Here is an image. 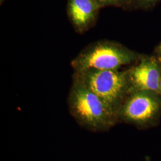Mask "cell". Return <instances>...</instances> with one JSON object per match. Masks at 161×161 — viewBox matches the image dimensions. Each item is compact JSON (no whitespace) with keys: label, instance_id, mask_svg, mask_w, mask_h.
<instances>
[{"label":"cell","instance_id":"cell-1","mask_svg":"<svg viewBox=\"0 0 161 161\" xmlns=\"http://www.w3.org/2000/svg\"><path fill=\"white\" fill-rule=\"evenodd\" d=\"M68 105L77 124L88 131L107 132L119 123L117 111L78 81L72 80Z\"/></svg>","mask_w":161,"mask_h":161},{"label":"cell","instance_id":"cell-2","mask_svg":"<svg viewBox=\"0 0 161 161\" xmlns=\"http://www.w3.org/2000/svg\"><path fill=\"white\" fill-rule=\"evenodd\" d=\"M72 80L89 88L116 111L131 90L128 72L117 70L89 69L74 72Z\"/></svg>","mask_w":161,"mask_h":161},{"label":"cell","instance_id":"cell-3","mask_svg":"<svg viewBox=\"0 0 161 161\" xmlns=\"http://www.w3.org/2000/svg\"><path fill=\"white\" fill-rule=\"evenodd\" d=\"M161 112V94L138 90H130L117 110L119 123L130 124L140 130L155 127Z\"/></svg>","mask_w":161,"mask_h":161},{"label":"cell","instance_id":"cell-4","mask_svg":"<svg viewBox=\"0 0 161 161\" xmlns=\"http://www.w3.org/2000/svg\"><path fill=\"white\" fill-rule=\"evenodd\" d=\"M132 53L108 42H92L84 48L71 62L74 72L85 70H117L131 62Z\"/></svg>","mask_w":161,"mask_h":161},{"label":"cell","instance_id":"cell-5","mask_svg":"<svg viewBox=\"0 0 161 161\" xmlns=\"http://www.w3.org/2000/svg\"><path fill=\"white\" fill-rule=\"evenodd\" d=\"M101 8L93 0H68L67 14L74 29L83 34L96 23Z\"/></svg>","mask_w":161,"mask_h":161},{"label":"cell","instance_id":"cell-6","mask_svg":"<svg viewBox=\"0 0 161 161\" xmlns=\"http://www.w3.org/2000/svg\"><path fill=\"white\" fill-rule=\"evenodd\" d=\"M128 75L131 90L144 91L161 94V77L155 62L151 60L143 61L128 71Z\"/></svg>","mask_w":161,"mask_h":161},{"label":"cell","instance_id":"cell-7","mask_svg":"<svg viewBox=\"0 0 161 161\" xmlns=\"http://www.w3.org/2000/svg\"><path fill=\"white\" fill-rule=\"evenodd\" d=\"M100 8L109 5H115L120 4L122 0H93Z\"/></svg>","mask_w":161,"mask_h":161},{"label":"cell","instance_id":"cell-8","mask_svg":"<svg viewBox=\"0 0 161 161\" xmlns=\"http://www.w3.org/2000/svg\"><path fill=\"white\" fill-rule=\"evenodd\" d=\"M4 1H5V0H0V4H1V5L4 3Z\"/></svg>","mask_w":161,"mask_h":161},{"label":"cell","instance_id":"cell-9","mask_svg":"<svg viewBox=\"0 0 161 161\" xmlns=\"http://www.w3.org/2000/svg\"><path fill=\"white\" fill-rule=\"evenodd\" d=\"M160 92H161V83H160Z\"/></svg>","mask_w":161,"mask_h":161},{"label":"cell","instance_id":"cell-10","mask_svg":"<svg viewBox=\"0 0 161 161\" xmlns=\"http://www.w3.org/2000/svg\"><path fill=\"white\" fill-rule=\"evenodd\" d=\"M144 1H146V0H144Z\"/></svg>","mask_w":161,"mask_h":161}]
</instances>
